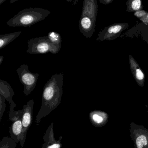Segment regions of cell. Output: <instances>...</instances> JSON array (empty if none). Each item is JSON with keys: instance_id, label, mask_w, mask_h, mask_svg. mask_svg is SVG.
Wrapping results in <instances>:
<instances>
[{"instance_id": "16", "label": "cell", "mask_w": 148, "mask_h": 148, "mask_svg": "<svg viewBox=\"0 0 148 148\" xmlns=\"http://www.w3.org/2000/svg\"><path fill=\"white\" fill-rule=\"evenodd\" d=\"M17 144L11 137L4 136L0 141V148H16Z\"/></svg>"}, {"instance_id": "22", "label": "cell", "mask_w": 148, "mask_h": 148, "mask_svg": "<svg viewBox=\"0 0 148 148\" xmlns=\"http://www.w3.org/2000/svg\"></svg>"}, {"instance_id": "10", "label": "cell", "mask_w": 148, "mask_h": 148, "mask_svg": "<svg viewBox=\"0 0 148 148\" xmlns=\"http://www.w3.org/2000/svg\"><path fill=\"white\" fill-rule=\"evenodd\" d=\"M90 122L96 127L100 128L105 126L108 121L107 113L101 110H94L89 114Z\"/></svg>"}, {"instance_id": "18", "label": "cell", "mask_w": 148, "mask_h": 148, "mask_svg": "<svg viewBox=\"0 0 148 148\" xmlns=\"http://www.w3.org/2000/svg\"><path fill=\"white\" fill-rule=\"evenodd\" d=\"M141 5V1L140 0H134L132 3V7L133 9L135 10H138L140 9Z\"/></svg>"}, {"instance_id": "1", "label": "cell", "mask_w": 148, "mask_h": 148, "mask_svg": "<svg viewBox=\"0 0 148 148\" xmlns=\"http://www.w3.org/2000/svg\"><path fill=\"white\" fill-rule=\"evenodd\" d=\"M63 75H53L43 87L42 103L36 117L37 125L43 117L47 116L60 105L63 93Z\"/></svg>"}, {"instance_id": "20", "label": "cell", "mask_w": 148, "mask_h": 148, "mask_svg": "<svg viewBox=\"0 0 148 148\" xmlns=\"http://www.w3.org/2000/svg\"><path fill=\"white\" fill-rule=\"evenodd\" d=\"M67 1H68L72 2L73 4H76V3H77L78 0H67Z\"/></svg>"}, {"instance_id": "6", "label": "cell", "mask_w": 148, "mask_h": 148, "mask_svg": "<svg viewBox=\"0 0 148 148\" xmlns=\"http://www.w3.org/2000/svg\"><path fill=\"white\" fill-rule=\"evenodd\" d=\"M22 110L17 111H15L14 110H10L9 112V118L10 121L12 122L9 127V132L10 137L17 143L21 141L22 131Z\"/></svg>"}, {"instance_id": "14", "label": "cell", "mask_w": 148, "mask_h": 148, "mask_svg": "<svg viewBox=\"0 0 148 148\" xmlns=\"http://www.w3.org/2000/svg\"><path fill=\"white\" fill-rule=\"evenodd\" d=\"M122 27L120 25H117L112 26L109 28L107 30V34L97 39V41H101L104 40H111V36L116 35L121 31Z\"/></svg>"}, {"instance_id": "8", "label": "cell", "mask_w": 148, "mask_h": 148, "mask_svg": "<svg viewBox=\"0 0 148 148\" xmlns=\"http://www.w3.org/2000/svg\"><path fill=\"white\" fill-rule=\"evenodd\" d=\"M62 136H61L59 140H56L54 132V123H52L48 127L43 136L44 143L42 145V148H62Z\"/></svg>"}, {"instance_id": "12", "label": "cell", "mask_w": 148, "mask_h": 148, "mask_svg": "<svg viewBox=\"0 0 148 148\" xmlns=\"http://www.w3.org/2000/svg\"><path fill=\"white\" fill-rule=\"evenodd\" d=\"M92 21L87 16L81 17L79 21L80 32L86 37L91 38L94 32Z\"/></svg>"}, {"instance_id": "4", "label": "cell", "mask_w": 148, "mask_h": 148, "mask_svg": "<svg viewBox=\"0 0 148 148\" xmlns=\"http://www.w3.org/2000/svg\"><path fill=\"white\" fill-rule=\"evenodd\" d=\"M20 82L23 85V93L26 96L30 95L36 86L40 74L33 73L29 70L28 66L22 65L17 70Z\"/></svg>"}, {"instance_id": "15", "label": "cell", "mask_w": 148, "mask_h": 148, "mask_svg": "<svg viewBox=\"0 0 148 148\" xmlns=\"http://www.w3.org/2000/svg\"><path fill=\"white\" fill-rule=\"evenodd\" d=\"M51 43L60 50L61 47L62 38L60 34L57 32H50L47 35Z\"/></svg>"}, {"instance_id": "17", "label": "cell", "mask_w": 148, "mask_h": 148, "mask_svg": "<svg viewBox=\"0 0 148 148\" xmlns=\"http://www.w3.org/2000/svg\"><path fill=\"white\" fill-rule=\"evenodd\" d=\"M4 97L0 95V121H1L3 113L6 109V104Z\"/></svg>"}, {"instance_id": "5", "label": "cell", "mask_w": 148, "mask_h": 148, "mask_svg": "<svg viewBox=\"0 0 148 148\" xmlns=\"http://www.w3.org/2000/svg\"><path fill=\"white\" fill-rule=\"evenodd\" d=\"M129 132L130 138L134 143V148H148V129L132 122Z\"/></svg>"}, {"instance_id": "9", "label": "cell", "mask_w": 148, "mask_h": 148, "mask_svg": "<svg viewBox=\"0 0 148 148\" xmlns=\"http://www.w3.org/2000/svg\"><path fill=\"white\" fill-rule=\"evenodd\" d=\"M129 59L130 69L134 78L139 86L143 87L145 81V74L132 56L129 55Z\"/></svg>"}, {"instance_id": "3", "label": "cell", "mask_w": 148, "mask_h": 148, "mask_svg": "<svg viewBox=\"0 0 148 148\" xmlns=\"http://www.w3.org/2000/svg\"><path fill=\"white\" fill-rule=\"evenodd\" d=\"M60 50L55 47L47 36H41L31 39L28 42V53L31 54L57 53Z\"/></svg>"}, {"instance_id": "19", "label": "cell", "mask_w": 148, "mask_h": 148, "mask_svg": "<svg viewBox=\"0 0 148 148\" xmlns=\"http://www.w3.org/2000/svg\"><path fill=\"white\" fill-rule=\"evenodd\" d=\"M7 0H0V5L2 4V3H3L5 1ZM19 1V0H10V2L11 3H14L15 2L17 1Z\"/></svg>"}, {"instance_id": "13", "label": "cell", "mask_w": 148, "mask_h": 148, "mask_svg": "<svg viewBox=\"0 0 148 148\" xmlns=\"http://www.w3.org/2000/svg\"><path fill=\"white\" fill-rule=\"evenodd\" d=\"M21 31L13 32L0 35V49H2L7 45L12 42L21 34Z\"/></svg>"}, {"instance_id": "11", "label": "cell", "mask_w": 148, "mask_h": 148, "mask_svg": "<svg viewBox=\"0 0 148 148\" xmlns=\"http://www.w3.org/2000/svg\"><path fill=\"white\" fill-rule=\"evenodd\" d=\"M0 95L5 98L7 101L10 104V110H14L16 105L13 101V97L14 95V92L10 85L5 81L0 80Z\"/></svg>"}, {"instance_id": "21", "label": "cell", "mask_w": 148, "mask_h": 148, "mask_svg": "<svg viewBox=\"0 0 148 148\" xmlns=\"http://www.w3.org/2000/svg\"><path fill=\"white\" fill-rule=\"evenodd\" d=\"M3 58H4V57H3V56H1V57H0V65H1V64L2 63V62L3 61Z\"/></svg>"}, {"instance_id": "7", "label": "cell", "mask_w": 148, "mask_h": 148, "mask_svg": "<svg viewBox=\"0 0 148 148\" xmlns=\"http://www.w3.org/2000/svg\"><path fill=\"white\" fill-rule=\"evenodd\" d=\"M34 105V100H31L27 102V104L24 105L23 106L22 118V131L21 141L20 142L22 148L23 147L25 144L27 133L33 121V110Z\"/></svg>"}, {"instance_id": "2", "label": "cell", "mask_w": 148, "mask_h": 148, "mask_svg": "<svg viewBox=\"0 0 148 148\" xmlns=\"http://www.w3.org/2000/svg\"><path fill=\"white\" fill-rule=\"evenodd\" d=\"M50 12L47 10L39 8H30L21 10L7 22L11 27H30L43 21Z\"/></svg>"}]
</instances>
